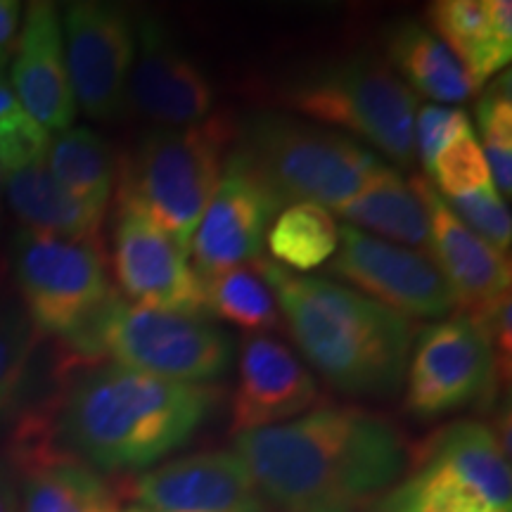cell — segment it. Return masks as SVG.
Returning a JSON list of instances; mask_svg holds the SVG:
<instances>
[{
    "mask_svg": "<svg viewBox=\"0 0 512 512\" xmlns=\"http://www.w3.org/2000/svg\"><path fill=\"white\" fill-rule=\"evenodd\" d=\"M204 290H207L209 316L228 320V323L247 330L249 335L280 325V311L275 306L271 287L256 271L254 261L204 280Z\"/></svg>",
    "mask_w": 512,
    "mask_h": 512,
    "instance_id": "4316f807",
    "label": "cell"
},
{
    "mask_svg": "<svg viewBox=\"0 0 512 512\" xmlns=\"http://www.w3.org/2000/svg\"><path fill=\"white\" fill-rule=\"evenodd\" d=\"M0 512H19V489L15 470L0 460Z\"/></svg>",
    "mask_w": 512,
    "mask_h": 512,
    "instance_id": "e575fe53",
    "label": "cell"
},
{
    "mask_svg": "<svg viewBox=\"0 0 512 512\" xmlns=\"http://www.w3.org/2000/svg\"><path fill=\"white\" fill-rule=\"evenodd\" d=\"M384 53L387 67L415 95L451 105L475 95V86L456 55L413 19H403L384 31Z\"/></svg>",
    "mask_w": 512,
    "mask_h": 512,
    "instance_id": "603a6c76",
    "label": "cell"
},
{
    "mask_svg": "<svg viewBox=\"0 0 512 512\" xmlns=\"http://www.w3.org/2000/svg\"><path fill=\"white\" fill-rule=\"evenodd\" d=\"M46 164L69 195L105 214L117 185V159L93 128L72 126L50 140Z\"/></svg>",
    "mask_w": 512,
    "mask_h": 512,
    "instance_id": "d4e9b609",
    "label": "cell"
},
{
    "mask_svg": "<svg viewBox=\"0 0 512 512\" xmlns=\"http://www.w3.org/2000/svg\"><path fill=\"white\" fill-rule=\"evenodd\" d=\"M510 72L486 86L477 105V124L484 138V159L494 188L508 197L512 190V98H510Z\"/></svg>",
    "mask_w": 512,
    "mask_h": 512,
    "instance_id": "f1b7e54d",
    "label": "cell"
},
{
    "mask_svg": "<svg viewBox=\"0 0 512 512\" xmlns=\"http://www.w3.org/2000/svg\"><path fill=\"white\" fill-rule=\"evenodd\" d=\"M235 140L226 117L183 128H150L117 164V204L131 207L190 252L192 235L219 188L223 152Z\"/></svg>",
    "mask_w": 512,
    "mask_h": 512,
    "instance_id": "5b68a950",
    "label": "cell"
},
{
    "mask_svg": "<svg viewBox=\"0 0 512 512\" xmlns=\"http://www.w3.org/2000/svg\"><path fill=\"white\" fill-rule=\"evenodd\" d=\"M427 22L432 34L463 64L475 91L510 64V0H437L427 8Z\"/></svg>",
    "mask_w": 512,
    "mask_h": 512,
    "instance_id": "44dd1931",
    "label": "cell"
},
{
    "mask_svg": "<svg viewBox=\"0 0 512 512\" xmlns=\"http://www.w3.org/2000/svg\"><path fill=\"white\" fill-rule=\"evenodd\" d=\"M451 207L453 214L465 223L472 233L479 235L498 252L508 254L512 245V219L508 202L494 188V183L484 185V188L467 192V195L444 200Z\"/></svg>",
    "mask_w": 512,
    "mask_h": 512,
    "instance_id": "1f68e13d",
    "label": "cell"
},
{
    "mask_svg": "<svg viewBox=\"0 0 512 512\" xmlns=\"http://www.w3.org/2000/svg\"><path fill=\"white\" fill-rule=\"evenodd\" d=\"M60 22L76 110L91 119L117 117L126 107L136 22L121 5L98 0L64 5Z\"/></svg>",
    "mask_w": 512,
    "mask_h": 512,
    "instance_id": "8fae6325",
    "label": "cell"
},
{
    "mask_svg": "<svg viewBox=\"0 0 512 512\" xmlns=\"http://www.w3.org/2000/svg\"><path fill=\"white\" fill-rule=\"evenodd\" d=\"M403 382L406 413L430 422L472 403H489L501 377L489 337L458 313L420 332Z\"/></svg>",
    "mask_w": 512,
    "mask_h": 512,
    "instance_id": "30bf717a",
    "label": "cell"
},
{
    "mask_svg": "<svg viewBox=\"0 0 512 512\" xmlns=\"http://www.w3.org/2000/svg\"><path fill=\"white\" fill-rule=\"evenodd\" d=\"M278 197L259 181L238 150L223 162L214 197L204 209L190 242L192 268L202 280L261 259L266 233L275 219Z\"/></svg>",
    "mask_w": 512,
    "mask_h": 512,
    "instance_id": "5bb4252c",
    "label": "cell"
},
{
    "mask_svg": "<svg viewBox=\"0 0 512 512\" xmlns=\"http://www.w3.org/2000/svg\"><path fill=\"white\" fill-rule=\"evenodd\" d=\"M19 512H121L119 491L102 472L64 456L27 415L12 444Z\"/></svg>",
    "mask_w": 512,
    "mask_h": 512,
    "instance_id": "ac0fdd59",
    "label": "cell"
},
{
    "mask_svg": "<svg viewBox=\"0 0 512 512\" xmlns=\"http://www.w3.org/2000/svg\"><path fill=\"white\" fill-rule=\"evenodd\" d=\"M256 271L278 297L306 361L337 392L392 399L406 380L413 325L366 294L328 278H304L268 259Z\"/></svg>",
    "mask_w": 512,
    "mask_h": 512,
    "instance_id": "3957f363",
    "label": "cell"
},
{
    "mask_svg": "<svg viewBox=\"0 0 512 512\" xmlns=\"http://www.w3.org/2000/svg\"><path fill=\"white\" fill-rule=\"evenodd\" d=\"M126 105L157 128L202 124L214 107V86L207 74L155 17L136 19Z\"/></svg>",
    "mask_w": 512,
    "mask_h": 512,
    "instance_id": "9a60e30c",
    "label": "cell"
},
{
    "mask_svg": "<svg viewBox=\"0 0 512 512\" xmlns=\"http://www.w3.org/2000/svg\"><path fill=\"white\" fill-rule=\"evenodd\" d=\"M121 512H143V510H138V508H126V510H121Z\"/></svg>",
    "mask_w": 512,
    "mask_h": 512,
    "instance_id": "8d00e7d4",
    "label": "cell"
},
{
    "mask_svg": "<svg viewBox=\"0 0 512 512\" xmlns=\"http://www.w3.org/2000/svg\"><path fill=\"white\" fill-rule=\"evenodd\" d=\"M22 3L17 0H0V76L10 67L15 43L22 27Z\"/></svg>",
    "mask_w": 512,
    "mask_h": 512,
    "instance_id": "836d02e7",
    "label": "cell"
},
{
    "mask_svg": "<svg viewBox=\"0 0 512 512\" xmlns=\"http://www.w3.org/2000/svg\"><path fill=\"white\" fill-rule=\"evenodd\" d=\"M233 453L278 512H366L411 463L399 427L356 406H320L235 434Z\"/></svg>",
    "mask_w": 512,
    "mask_h": 512,
    "instance_id": "6da1fadb",
    "label": "cell"
},
{
    "mask_svg": "<svg viewBox=\"0 0 512 512\" xmlns=\"http://www.w3.org/2000/svg\"><path fill=\"white\" fill-rule=\"evenodd\" d=\"M143 512H271L233 451H202L143 470L126 486Z\"/></svg>",
    "mask_w": 512,
    "mask_h": 512,
    "instance_id": "2e32d148",
    "label": "cell"
},
{
    "mask_svg": "<svg viewBox=\"0 0 512 512\" xmlns=\"http://www.w3.org/2000/svg\"><path fill=\"white\" fill-rule=\"evenodd\" d=\"M427 176L434 178V183H437L434 190L441 197H446V200H453V197L467 195V192L489 185V164H486L475 131L465 133V136L456 138L451 145L444 147V152L434 159Z\"/></svg>",
    "mask_w": 512,
    "mask_h": 512,
    "instance_id": "4dcf8cb0",
    "label": "cell"
},
{
    "mask_svg": "<svg viewBox=\"0 0 512 512\" xmlns=\"http://www.w3.org/2000/svg\"><path fill=\"white\" fill-rule=\"evenodd\" d=\"M335 211L347 226L363 233L382 235L387 242L408 249H422L430 256V219L425 204L392 164L363 188L349 202L339 204Z\"/></svg>",
    "mask_w": 512,
    "mask_h": 512,
    "instance_id": "cb8c5ba5",
    "label": "cell"
},
{
    "mask_svg": "<svg viewBox=\"0 0 512 512\" xmlns=\"http://www.w3.org/2000/svg\"><path fill=\"white\" fill-rule=\"evenodd\" d=\"M53 136L29 117V112L19 105L10 83L0 76V171L22 169L46 159Z\"/></svg>",
    "mask_w": 512,
    "mask_h": 512,
    "instance_id": "f546056e",
    "label": "cell"
},
{
    "mask_svg": "<svg viewBox=\"0 0 512 512\" xmlns=\"http://www.w3.org/2000/svg\"><path fill=\"white\" fill-rule=\"evenodd\" d=\"M235 150L280 204L339 207L389 166L347 133L285 114H254L235 124Z\"/></svg>",
    "mask_w": 512,
    "mask_h": 512,
    "instance_id": "277c9868",
    "label": "cell"
},
{
    "mask_svg": "<svg viewBox=\"0 0 512 512\" xmlns=\"http://www.w3.org/2000/svg\"><path fill=\"white\" fill-rule=\"evenodd\" d=\"M280 98L304 117L354 133L401 169L415 162L418 95L373 53L337 57L299 72Z\"/></svg>",
    "mask_w": 512,
    "mask_h": 512,
    "instance_id": "52a82bcc",
    "label": "cell"
},
{
    "mask_svg": "<svg viewBox=\"0 0 512 512\" xmlns=\"http://www.w3.org/2000/svg\"><path fill=\"white\" fill-rule=\"evenodd\" d=\"M12 278L38 335L67 339L117 297L100 240H64L17 230Z\"/></svg>",
    "mask_w": 512,
    "mask_h": 512,
    "instance_id": "9c48e42d",
    "label": "cell"
},
{
    "mask_svg": "<svg viewBox=\"0 0 512 512\" xmlns=\"http://www.w3.org/2000/svg\"><path fill=\"white\" fill-rule=\"evenodd\" d=\"M3 197L22 230L64 240H100L105 214L69 195L46 159L3 176Z\"/></svg>",
    "mask_w": 512,
    "mask_h": 512,
    "instance_id": "7402d4cb",
    "label": "cell"
},
{
    "mask_svg": "<svg viewBox=\"0 0 512 512\" xmlns=\"http://www.w3.org/2000/svg\"><path fill=\"white\" fill-rule=\"evenodd\" d=\"M328 273L356 285L373 302L406 320L441 318L458 309L451 287L430 256L351 226H339V245Z\"/></svg>",
    "mask_w": 512,
    "mask_h": 512,
    "instance_id": "7c38bea8",
    "label": "cell"
},
{
    "mask_svg": "<svg viewBox=\"0 0 512 512\" xmlns=\"http://www.w3.org/2000/svg\"><path fill=\"white\" fill-rule=\"evenodd\" d=\"M10 88L29 117L46 131L62 133L76 119L60 10L46 0L29 3L10 60Z\"/></svg>",
    "mask_w": 512,
    "mask_h": 512,
    "instance_id": "ffe728a7",
    "label": "cell"
},
{
    "mask_svg": "<svg viewBox=\"0 0 512 512\" xmlns=\"http://www.w3.org/2000/svg\"><path fill=\"white\" fill-rule=\"evenodd\" d=\"M472 131L470 117L463 107H446V105H425L415 112L413 124V143L415 155L420 157L422 166L430 174L434 159H437L444 147L453 140Z\"/></svg>",
    "mask_w": 512,
    "mask_h": 512,
    "instance_id": "d6a6232c",
    "label": "cell"
},
{
    "mask_svg": "<svg viewBox=\"0 0 512 512\" xmlns=\"http://www.w3.org/2000/svg\"><path fill=\"white\" fill-rule=\"evenodd\" d=\"M275 264L287 271H313L328 264L339 245V226L320 204H290L266 233Z\"/></svg>",
    "mask_w": 512,
    "mask_h": 512,
    "instance_id": "484cf974",
    "label": "cell"
},
{
    "mask_svg": "<svg viewBox=\"0 0 512 512\" xmlns=\"http://www.w3.org/2000/svg\"><path fill=\"white\" fill-rule=\"evenodd\" d=\"M62 351L76 366H117L164 380L207 384L233 363V339L209 318L143 309L114 297L79 332L64 339Z\"/></svg>",
    "mask_w": 512,
    "mask_h": 512,
    "instance_id": "8992f818",
    "label": "cell"
},
{
    "mask_svg": "<svg viewBox=\"0 0 512 512\" xmlns=\"http://www.w3.org/2000/svg\"><path fill=\"white\" fill-rule=\"evenodd\" d=\"M320 401L316 377L280 339L264 332L240 344V377L230 425L233 432H256L309 413Z\"/></svg>",
    "mask_w": 512,
    "mask_h": 512,
    "instance_id": "d6986e66",
    "label": "cell"
},
{
    "mask_svg": "<svg viewBox=\"0 0 512 512\" xmlns=\"http://www.w3.org/2000/svg\"><path fill=\"white\" fill-rule=\"evenodd\" d=\"M3 202H5V197H3V171H0V214H3Z\"/></svg>",
    "mask_w": 512,
    "mask_h": 512,
    "instance_id": "d590c367",
    "label": "cell"
},
{
    "mask_svg": "<svg viewBox=\"0 0 512 512\" xmlns=\"http://www.w3.org/2000/svg\"><path fill=\"white\" fill-rule=\"evenodd\" d=\"M74 370L36 415L57 451L98 472L155 467L200 432L221 396L211 384L164 380L117 363Z\"/></svg>",
    "mask_w": 512,
    "mask_h": 512,
    "instance_id": "7a4b0ae2",
    "label": "cell"
},
{
    "mask_svg": "<svg viewBox=\"0 0 512 512\" xmlns=\"http://www.w3.org/2000/svg\"><path fill=\"white\" fill-rule=\"evenodd\" d=\"M411 185L430 219V259L451 287L456 306L472 320L486 316L510 297V256L472 233L434 190L432 181L413 176Z\"/></svg>",
    "mask_w": 512,
    "mask_h": 512,
    "instance_id": "e0dca14e",
    "label": "cell"
},
{
    "mask_svg": "<svg viewBox=\"0 0 512 512\" xmlns=\"http://www.w3.org/2000/svg\"><path fill=\"white\" fill-rule=\"evenodd\" d=\"M36 339L38 332L22 306L0 297V422L22 401Z\"/></svg>",
    "mask_w": 512,
    "mask_h": 512,
    "instance_id": "83f0119b",
    "label": "cell"
},
{
    "mask_svg": "<svg viewBox=\"0 0 512 512\" xmlns=\"http://www.w3.org/2000/svg\"><path fill=\"white\" fill-rule=\"evenodd\" d=\"M366 512H512L510 453L484 422H453Z\"/></svg>",
    "mask_w": 512,
    "mask_h": 512,
    "instance_id": "ba28073f",
    "label": "cell"
},
{
    "mask_svg": "<svg viewBox=\"0 0 512 512\" xmlns=\"http://www.w3.org/2000/svg\"><path fill=\"white\" fill-rule=\"evenodd\" d=\"M112 268L119 290L143 309L207 318L204 280L190 252L131 207H119L112 233Z\"/></svg>",
    "mask_w": 512,
    "mask_h": 512,
    "instance_id": "4fadbf2b",
    "label": "cell"
}]
</instances>
